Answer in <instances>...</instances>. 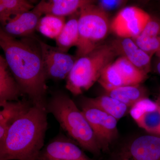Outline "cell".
Returning a JSON list of instances; mask_svg holds the SVG:
<instances>
[{
	"instance_id": "6da1fadb",
	"label": "cell",
	"mask_w": 160,
	"mask_h": 160,
	"mask_svg": "<svg viewBox=\"0 0 160 160\" xmlns=\"http://www.w3.org/2000/svg\"><path fill=\"white\" fill-rule=\"evenodd\" d=\"M0 46L23 95L35 106L46 107L47 78L39 39L34 36L17 39L1 29Z\"/></svg>"
},
{
	"instance_id": "7a4b0ae2",
	"label": "cell",
	"mask_w": 160,
	"mask_h": 160,
	"mask_svg": "<svg viewBox=\"0 0 160 160\" xmlns=\"http://www.w3.org/2000/svg\"><path fill=\"white\" fill-rule=\"evenodd\" d=\"M46 107L33 105L9 127L0 145V160H37L48 129Z\"/></svg>"
},
{
	"instance_id": "3957f363",
	"label": "cell",
	"mask_w": 160,
	"mask_h": 160,
	"mask_svg": "<svg viewBox=\"0 0 160 160\" xmlns=\"http://www.w3.org/2000/svg\"><path fill=\"white\" fill-rule=\"evenodd\" d=\"M46 107L48 113L53 116L68 137L83 150L100 156L102 149L93 130L69 95L62 92L55 93L47 101Z\"/></svg>"
},
{
	"instance_id": "277c9868",
	"label": "cell",
	"mask_w": 160,
	"mask_h": 160,
	"mask_svg": "<svg viewBox=\"0 0 160 160\" xmlns=\"http://www.w3.org/2000/svg\"><path fill=\"white\" fill-rule=\"evenodd\" d=\"M116 56L110 45L102 44L88 54L78 58L66 78V89L74 96L89 90Z\"/></svg>"
},
{
	"instance_id": "5b68a950",
	"label": "cell",
	"mask_w": 160,
	"mask_h": 160,
	"mask_svg": "<svg viewBox=\"0 0 160 160\" xmlns=\"http://www.w3.org/2000/svg\"><path fill=\"white\" fill-rule=\"evenodd\" d=\"M94 1L80 9L78 18L79 40L77 59L88 54L102 45L110 29L107 12L94 5Z\"/></svg>"
},
{
	"instance_id": "8992f818",
	"label": "cell",
	"mask_w": 160,
	"mask_h": 160,
	"mask_svg": "<svg viewBox=\"0 0 160 160\" xmlns=\"http://www.w3.org/2000/svg\"><path fill=\"white\" fill-rule=\"evenodd\" d=\"M81 111L89 122L102 151L109 150V146L118 137L117 119L89 102L87 98L81 101Z\"/></svg>"
},
{
	"instance_id": "52a82bcc",
	"label": "cell",
	"mask_w": 160,
	"mask_h": 160,
	"mask_svg": "<svg viewBox=\"0 0 160 160\" xmlns=\"http://www.w3.org/2000/svg\"><path fill=\"white\" fill-rule=\"evenodd\" d=\"M150 18L147 12L138 7H126L112 21L110 29L119 38L134 39L141 34Z\"/></svg>"
},
{
	"instance_id": "ba28073f",
	"label": "cell",
	"mask_w": 160,
	"mask_h": 160,
	"mask_svg": "<svg viewBox=\"0 0 160 160\" xmlns=\"http://www.w3.org/2000/svg\"><path fill=\"white\" fill-rule=\"evenodd\" d=\"M43 67L47 79H66L76 61V56L64 52L39 39Z\"/></svg>"
},
{
	"instance_id": "9c48e42d",
	"label": "cell",
	"mask_w": 160,
	"mask_h": 160,
	"mask_svg": "<svg viewBox=\"0 0 160 160\" xmlns=\"http://www.w3.org/2000/svg\"><path fill=\"white\" fill-rule=\"evenodd\" d=\"M37 160H95L91 158L73 140L60 133L40 152Z\"/></svg>"
},
{
	"instance_id": "30bf717a",
	"label": "cell",
	"mask_w": 160,
	"mask_h": 160,
	"mask_svg": "<svg viewBox=\"0 0 160 160\" xmlns=\"http://www.w3.org/2000/svg\"><path fill=\"white\" fill-rule=\"evenodd\" d=\"M120 160H160V136L148 134L134 139L120 154Z\"/></svg>"
},
{
	"instance_id": "8fae6325",
	"label": "cell",
	"mask_w": 160,
	"mask_h": 160,
	"mask_svg": "<svg viewBox=\"0 0 160 160\" xmlns=\"http://www.w3.org/2000/svg\"><path fill=\"white\" fill-rule=\"evenodd\" d=\"M110 45L117 55L126 58L138 69L149 73L151 57L140 49L133 39L119 38L113 40Z\"/></svg>"
},
{
	"instance_id": "7c38bea8",
	"label": "cell",
	"mask_w": 160,
	"mask_h": 160,
	"mask_svg": "<svg viewBox=\"0 0 160 160\" xmlns=\"http://www.w3.org/2000/svg\"><path fill=\"white\" fill-rule=\"evenodd\" d=\"M42 16L32 9L12 18L1 29L6 34L14 38L32 36Z\"/></svg>"
},
{
	"instance_id": "4fadbf2b",
	"label": "cell",
	"mask_w": 160,
	"mask_h": 160,
	"mask_svg": "<svg viewBox=\"0 0 160 160\" xmlns=\"http://www.w3.org/2000/svg\"><path fill=\"white\" fill-rule=\"evenodd\" d=\"M90 0H48L41 1L33 10L42 15H52L60 17L71 16L80 11Z\"/></svg>"
},
{
	"instance_id": "5bb4252c",
	"label": "cell",
	"mask_w": 160,
	"mask_h": 160,
	"mask_svg": "<svg viewBox=\"0 0 160 160\" xmlns=\"http://www.w3.org/2000/svg\"><path fill=\"white\" fill-rule=\"evenodd\" d=\"M29 99L7 102L0 104V145L4 142L9 127L15 121L33 106Z\"/></svg>"
},
{
	"instance_id": "9a60e30c",
	"label": "cell",
	"mask_w": 160,
	"mask_h": 160,
	"mask_svg": "<svg viewBox=\"0 0 160 160\" xmlns=\"http://www.w3.org/2000/svg\"><path fill=\"white\" fill-rule=\"evenodd\" d=\"M22 95L20 86L10 71L6 59L0 56V104L18 101Z\"/></svg>"
},
{
	"instance_id": "2e32d148",
	"label": "cell",
	"mask_w": 160,
	"mask_h": 160,
	"mask_svg": "<svg viewBox=\"0 0 160 160\" xmlns=\"http://www.w3.org/2000/svg\"><path fill=\"white\" fill-rule=\"evenodd\" d=\"M106 91V94L124 103L129 108L137 102L148 97V91L140 85L118 87Z\"/></svg>"
},
{
	"instance_id": "e0dca14e",
	"label": "cell",
	"mask_w": 160,
	"mask_h": 160,
	"mask_svg": "<svg viewBox=\"0 0 160 160\" xmlns=\"http://www.w3.org/2000/svg\"><path fill=\"white\" fill-rule=\"evenodd\" d=\"M79 12L71 16L55 39L56 47L64 52H67L72 47L77 46L79 40Z\"/></svg>"
},
{
	"instance_id": "ac0fdd59",
	"label": "cell",
	"mask_w": 160,
	"mask_h": 160,
	"mask_svg": "<svg viewBox=\"0 0 160 160\" xmlns=\"http://www.w3.org/2000/svg\"><path fill=\"white\" fill-rule=\"evenodd\" d=\"M87 99L92 104L118 120L125 116L129 108L124 103L106 94Z\"/></svg>"
},
{
	"instance_id": "d6986e66",
	"label": "cell",
	"mask_w": 160,
	"mask_h": 160,
	"mask_svg": "<svg viewBox=\"0 0 160 160\" xmlns=\"http://www.w3.org/2000/svg\"><path fill=\"white\" fill-rule=\"evenodd\" d=\"M127 86L140 85L146 80L147 74L127 59L121 57L113 62Z\"/></svg>"
},
{
	"instance_id": "ffe728a7",
	"label": "cell",
	"mask_w": 160,
	"mask_h": 160,
	"mask_svg": "<svg viewBox=\"0 0 160 160\" xmlns=\"http://www.w3.org/2000/svg\"><path fill=\"white\" fill-rule=\"evenodd\" d=\"M35 6L26 0H1L0 21L2 26L16 16L32 10Z\"/></svg>"
},
{
	"instance_id": "44dd1931",
	"label": "cell",
	"mask_w": 160,
	"mask_h": 160,
	"mask_svg": "<svg viewBox=\"0 0 160 160\" xmlns=\"http://www.w3.org/2000/svg\"><path fill=\"white\" fill-rule=\"evenodd\" d=\"M66 23V18L45 15L40 18L36 30L46 37L55 40L59 35Z\"/></svg>"
},
{
	"instance_id": "7402d4cb",
	"label": "cell",
	"mask_w": 160,
	"mask_h": 160,
	"mask_svg": "<svg viewBox=\"0 0 160 160\" xmlns=\"http://www.w3.org/2000/svg\"><path fill=\"white\" fill-rule=\"evenodd\" d=\"M105 91L127 86L113 63L106 66L98 81Z\"/></svg>"
},
{
	"instance_id": "603a6c76",
	"label": "cell",
	"mask_w": 160,
	"mask_h": 160,
	"mask_svg": "<svg viewBox=\"0 0 160 160\" xmlns=\"http://www.w3.org/2000/svg\"><path fill=\"white\" fill-rule=\"evenodd\" d=\"M158 105L156 109L147 112L136 122L149 134L160 136V106Z\"/></svg>"
},
{
	"instance_id": "cb8c5ba5",
	"label": "cell",
	"mask_w": 160,
	"mask_h": 160,
	"mask_svg": "<svg viewBox=\"0 0 160 160\" xmlns=\"http://www.w3.org/2000/svg\"><path fill=\"white\" fill-rule=\"evenodd\" d=\"M133 40L140 49L151 57L160 50V36L148 37L139 35Z\"/></svg>"
},
{
	"instance_id": "d4e9b609",
	"label": "cell",
	"mask_w": 160,
	"mask_h": 160,
	"mask_svg": "<svg viewBox=\"0 0 160 160\" xmlns=\"http://www.w3.org/2000/svg\"><path fill=\"white\" fill-rule=\"evenodd\" d=\"M156 102L152 101L148 97L144 98L137 102L129 109V113L135 122L147 112L154 110L158 107Z\"/></svg>"
},
{
	"instance_id": "484cf974",
	"label": "cell",
	"mask_w": 160,
	"mask_h": 160,
	"mask_svg": "<svg viewBox=\"0 0 160 160\" xmlns=\"http://www.w3.org/2000/svg\"><path fill=\"white\" fill-rule=\"evenodd\" d=\"M140 35L148 37L160 36V19L151 16Z\"/></svg>"
},
{
	"instance_id": "4316f807",
	"label": "cell",
	"mask_w": 160,
	"mask_h": 160,
	"mask_svg": "<svg viewBox=\"0 0 160 160\" xmlns=\"http://www.w3.org/2000/svg\"><path fill=\"white\" fill-rule=\"evenodd\" d=\"M126 2V1L121 0H102L98 2V6L107 12L120 8Z\"/></svg>"
},
{
	"instance_id": "83f0119b",
	"label": "cell",
	"mask_w": 160,
	"mask_h": 160,
	"mask_svg": "<svg viewBox=\"0 0 160 160\" xmlns=\"http://www.w3.org/2000/svg\"><path fill=\"white\" fill-rule=\"evenodd\" d=\"M156 70L158 73L160 75V59L159 61L158 62L157 64Z\"/></svg>"
},
{
	"instance_id": "f1b7e54d",
	"label": "cell",
	"mask_w": 160,
	"mask_h": 160,
	"mask_svg": "<svg viewBox=\"0 0 160 160\" xmlns=\"http://www.w3.org/2000/svg\"><path fill=\"white\" fill-rule=\"evenodd\" d=\"M156 102L160 106V94L159 95L158 97L157 98V99L156 101Z\"/></svg>"
},
{
	"instance_id": "f546056e",
	"label": "cell",
	"mask_w": 160,
	"mask_h": 160,
	"mask_svg": "<svg viewBox=\"0 0 160 160\" xmlns=\"http://www.w3.org/2000/svg\"><path fill=\"white\" fill-rule=\"evenodd\" d=\"M156 55L159 58V59H160V50H159L156 53Z\"/></svg>"
},
{
	"instance_id": "4dcf8cb0",
	"label": "cell",
	"mask_w": 160,
	"mask_h": 160,
	"mask_svg": "<svg viewBox=\"0 0 160 160\" xmlns=\"http://www.w3.org/2000/svg\"></svg>"
}]
</instances>
